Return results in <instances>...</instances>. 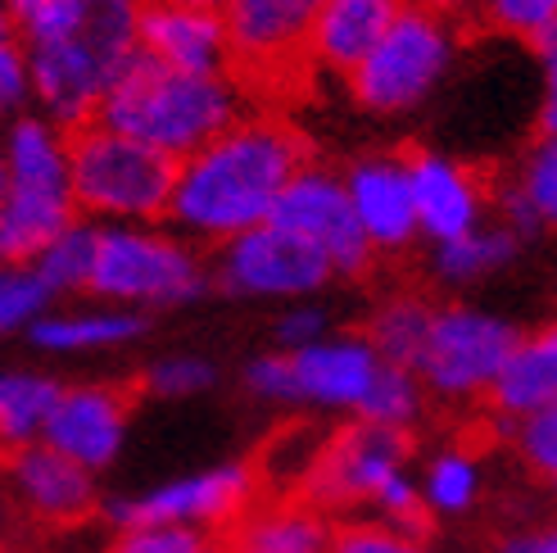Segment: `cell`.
I'll list each match as a JSON object with an SVG mask.
<instances>
[{
	"instance_id": "1",
	"label": "cell",
	"mask_w": 557,
	"mask_h": 553,
	"mask_svg": "<svg viewBox=\"0 0 557 553\" xmlns=\"http://www.w3.org/2000/svg\"><path fill=\"white\" fill-rule=\"evenodd\" d=\"M309 163L304 136L290 119L259 109L177 163L169 228L195 245H227L272 223L286 186Z\"/></svg>"
},
{
	"instance_id": "2",
	"label": "cell",
	"mask_w": 557,
	"mask_h": 553,
	"mask_svg": "<svg viewBox=\"0 0 557 553\" xmlns=\"http://www.w3.org/2000/svg\"><path fill=\"white\" fill-rule=\"evenodd\" d=\"M146 0H33L18 37L33 69V100L60 127L100 119V105L141 54Z\"/></svg>"
},
{
	"instance_id": "3",
	"label": "cell",
	"mask_w": 557,
	"mask_h": 553,
	"mask_svg": "<svg viewBox=\"0 0 557 553\" xmlns=\"http://www.w3.org/2000/svg\"><path fill=\"white\" fill-rule=\"evenodd\" d=\"M245 119V82L236 73H182L136 54L100 105V123L163 159H190Z\"/></svg>"
},
{
	"instance_id": "4",
	"label": "cell",
	"mask_w": 557,
	"mask_h": 553,
	"mask_svg": "<svg viewBox=\"0 0 557 553\" xmlns=\"http://www.w3.org/2000/svg\"><path fill=\"white\" fill-rule=\"evenodd\" d=\"M69 182L77 213L96 228L169 223L177 163L96 119L69 132Z\"/></svg>"
},
{
	"instance_id": "5",
	"label": "cell",
	"mask_w": 557,
	"mask_h": 553,
	"mask_svg": "<svg viewBox=\"0 0 557 553\" xmlns=\"http://www.w3.org/2000/svg\"><path fill=\"white\" fill-rule=\"evenodd\" d=\"M213 282L205 255L195 241L163 223H123L96 232V268L91 286L100 304L114 309H177V304L200 299Z\"/></svg>"
},
{
	"instance_id": "6",
	"label": "cell",
	"mask_w": 557,
	"mask_h": 553,
	"mask_svg": "<svg viewBox=\"0 0 557 553\" xmlns=\"http://www.w3.org/2000/svg\"><path fill=\"white\" fill-rule=\"evenodd\" d=\"M458 50H462V19L404 0L376 50L345 82L368 114L395 119L417 109L454 73Z\"/></svg>"
},
{
	"instance_id": "7",
	"label": "cell",
	"mask_w": 557,
	"mask_h": 553,
	"mask_svg": "<svg viewBox=\"0 0 557 553\" xmlns=\"http://www.w3.org/2000/svg\"><path fill=\"white\" fill-rule=\"evenodd\" d=\"M381 372V354L368 336H326L295 354H259L245 364V391L263 404L282 408H322L354 413L363 408L372 381Z\"/></svg>"
},
{
	"instance_id": "8",
	"label": "cell",
	"mask_w": 557,
	"mask_h": 553,
	"mask_svg": "<svg viewBox=\"0 0 557 553\" xmlns=\"http://www.w3.org/2000/svg\"><path fill=\"white\" fill-rule=\"evenodd\" d=\"M521 336L525 331H517V322L476 309V304H440L426 349L417 358V377H422L431 400H490Z\"/></svg>"
},
{
	"instance_id": "9",
	"label": "cell",
	"mask_w": 557,
	"mask_h": 553,
	"mask_svg": "<svg viewBox=\"0 0 557 553\" xmlns=\"http://www.w3.org/2000/svg\"><path fill=\"white\" fill-rule=\"evenodd\" d=\"M255 467L249 463H218L205 472H186L173 481L146 486L136 494H114L104 500L100 513L114 531L132 527H195V531H218L236 527L255 500Z\"/></svg>"
},
{
	"instance_id": "10",
	"label": "cell",
	"mask_w": 557,
	"mask_h": 553,
	"mask_svg": "<svg viewBox=\"0 0 557 553\" xmlns=\"http://www.w3.org/2000/svg\"><path fill=\"white\" fill-rule=\"evenodd\" d=\"M326 0H227L232 64L245 91H282L309 69V37Z\"/></svg>"
},
{
	"instance_id": "11",
	"label": "cell",
	"mask_w": 557,
	"mask_h": 553,
	"mask_svg": "<svg viewBox=\"0 0 557 553\" xmlns=\"http://www.w3.org/2000/svg\"><path fill=\"white\" fill-rule=\"evenodd\" d=\"M209 272H213V286L236 299H290V304L313 299L336 276V268L326 263L322 250H313L304 236L276 223H263L227 245H218Z\"/></svg>"
},
{
	"instance_id": "12",
	"label": "cell",
	"mask_w": 557,
	"mask_h": 553,
	"mask_svg": "<svg viewBox=\"0 0 557 553\" xmlns=\"http://www.w3.org/2000/svg\"><path fill=\"white\" fill-rule=\"evenodd\" d=\"M399 472H408V435L354 418L345 431H336L322 445L299 500H309L326 517L372 513L376 494Z\"/></svg>"
},
{
	"instance_id": "13",
	"label": "cell",
	"mask_w": 557,
	"mask_h": 553,
	"mask_svg": "<svg viewBox=\"0 0 557 553\" xmlns=\"http://www.w3.org/2000/svg\"><path fill=\"white\" fill-rule=\"evenodd\" d=\"M272 223L304 236L313 250H322L326 263L336 268V276H358L376 259L372 241L363 236V228H358L345 173L326 169V163H313V159L304 163L295 173V182L286 186L282 205H276Z\"/></svg>"
},
{
	"instance_id": "14",
	"label": "cell",
	"mask_w": 557,
	"mask_h": 553,
	"mask_svg": "<svg viewBox=\"0 0 557 553\" xmlns=\"http://www.w3.org/2000/svg\"><path fill=\"white\" fill-rule=\"evenodd\" d=\"M127 427H132V395L127 391L104 385V381L64 385L41 445L73 458L77 467H87L96 477L104 467L119 463V454L127 445Z\"/></svg>"
},
{
	"instance_id": "15",
	"label": "cell",
	"mask_w": 557,
	"mask_h": 553,
	"mask_svg": "<svg viewBox=\"0 0 557 553\" xmlns=\"http://www.w3.org/2000/svg\"><path fill=\"white\" fill-rule=\"evenodd\" d=\"M408 182H412L417 228H422L426 241L449 245V241L490 223L494 191L485 186V177L476 169H467V163L435 155V150H412Z\"/></svg>"
},
{
	"instance_id": "16",
	"label": "cell",
	"mask_w": 557,
	"mask_h": 553,
	"mask_svg": "<svg viewBox=\"0 0 557 553\" xmlns=\"http://www.w3.org/2000/svg\"><path fill=\"white\" fill-rule=\"evenodd\" d=\"M345 186L358 213V228L376 255H395L422 236L408 182V155H363L345 169Z\"/></svg>"
},
{
	"instance_id": "17",
	"label": "cell",
	"mask_w": 557,
	"mask_h": 553,
	"mask_svg": "<svg viewBox=\"0 0 557 553\" xmlns=\"http://www.w3.org/2000/svg\"><path fill=\"white\" fill-rule=\"evenodd\" d=\"M5 481H10L14 504L27 517L50 521V527L82 521L100 504L96 477L87 467H77L73 458L54 454L50 445H27L18 454H5Z\"/></svg>"
},
{
	"instance_id": "18",
	"label": "cell",
	"mask_w": 557,
	"mask_h": 553,
	"mask_svg": "<svg viewBox=\"0 0 557 553\" xmlns=\"http://www.w3.org/2000/svg\"><path fill=\"white\" fill-rule=\"evenodd\" d=\"M141 54H150V60L169 64V69H182V73H236L227 19L218 10H190V5L146 0Z\"/></svg>"
},
{
	"instance_id": "19",
	"label": "cell",
	"mask_w": 557,
	"mask_h": 553,
	"mask_svg": "<svg viewBox=\"0 0 557 553\" xmlns=\"http://www.w3.org/2000/svg\"><path fill=\"white\" fill-rule=\"evenodd\" d=\"M69 182H10L0 205V268H33L54 236L77 223Z\"/></svg>"
},
{
	"instance_id": "20",
	"label": "cell",
	"mask_w": 557,
	"mask_h": 553,
	"mask_svg": "<svg viewBox=\"0 0 557 553\" xmlns=\"http://www.w3.org/2000/svg\"><path fill=\"white\" fill-rule=\"evenodd\" d=\"M395 10L399 0H326L309 37V69L318 64L326 73L349 77L376 50Z\"/></svg>"
},
{
	"instance_id": "21",
	"label": "cell",
	"mask_w": 557,
	"mask_h": 553,
	"mask_svg": "<svg viewBox=\"0 0 557 553\" xmlns=\"http://www.w3.org/2000/svg\"><path fill=\"white\" fill-rule=\"evenodd\" d=\"M336 527L309 500H276L249 508L232 527L236 553H331Z\"/></svg>"
},
{
	"instance_id": "22",
	"label": "cell",
	"mask_w": 557,
	"mask_h": 553,
	"mask_svg": "<svg viewBox=\"0 0 557 553\" xmlns=\"http://www.w3.org/2000/svg\"><path fill=\"white\" fill-rule=\"evenodd\" d=\"M548 404H557V322L525 331L521 345L508 358L504 377L490 391L494 418H504V422H517L525 413H540Z\"/></svg>"
},
{
	"instance_id": "23",
	"label": "cell",
	"mask_w": 557,
	"mask_h": 553,
	"mask_svg": "<svg viewBox=\"0 0 557 553\" xmlns=\"http://www.w3.org/2000/svg\"><path fill=\"white\" fill-rule=\"evenodd\" d=\"M494 209L517 236L557 228V136H535L512 177L494 191Z\"/></svg>"
},
{
	"instance_id": "24",
	"label": "cell",
	"mask_w": 557,
	"mask_h": 553,
	"mask_svg": "<svg viewBox=\"0 0 557 553\" xmlns=\"http://www.w3.org/2000/svg\"><path fill=\"white\" fill-rule=\"evenodd\" d=\"M146 314L114 309V304H91V309H60L46 314L27 336L46 354H96V349H123L146 336Z\"/></svg>"
},
{
	"instance_id": "25",
	"label": "cell",
	"mask_w": 557,
	"mask_h": 553,
	"mask_svg": "<svg viewBox=\"0 0 557 553\" xmlns=\"http://www.w3.org/2000/svg\"><path fill=\"white\" fill-rule=\"evenodd\" d=\"M64 381L37 368H0V454L41 445Z\"/></svg>"
},
{
	"instance_id": "26",
	"label": "cell",
	"mask_w": 557,
	"mask_h": 553,
	"mask_svg": "<svg viewBox=\"0 0 557 553\" xmlns=\"http://www.w3.org/2000/svg\"><path fill=\"white\" fill-rule=\"evenodd\" d=\"M517 245H521V236L490 218L485 228L467 232V236H458L449 245H435L431 272H435V282H444V286L485 282V276H494L498 268H508L517 259Z\"/></svg>"
},
{
	"instance_id": "27",
	"label": "cell",
	"mask_w": 557,
	"mask_h": 553,
	"mask_svg": "<svg viewBox=\"0 0 557 553\" xmlns=\"http://www.w3.org/2000/svg\"><path fill=\"white\" fill-rule=\"evenodd\" d=\"M435 309H440V304H431L422 295H389L385 304H376V314H372L363 336L381 354V364H395V368H412L417 372V358H422V349H426Z\"/></svg>"
},
{
	"instance_id": "28",
	"label": "cell",
	"mask_w": 557,
	"mask_h": 553,
	"mask_svg": "<svg viewBox=\"0 0 557 553\" xmlns=\"http://www.w3.org/2000/svg\"><path fill=\"white\" fill-rule=\"evenodd\" d=\"M417 486H422V504L431 517H462V513L476 508L485 472H481V458L471 450H440L426 458Z\"/></svg>"
},
{
	"instance_id": "29",
	"label": "cell",
	"mask_w": 557,
	"mask_h": 553,
	"mask_svg": "<svg viewBox=\"0 0 557 553\" xmlns=\"http://www.w3.org/2000/svg\"><path fill=\"white\" fill-rule=\"evenodd\" d=\"M426 385L412 368H395V364H381L372 391L358 408V422H372V427H385V431H412L422 422L426 413Z\"/></svg>"
},
{
	"instance_id": "30",
	"label": "cell",
	"mask_w": 557,
	"mask_h": 553,
	"mask_svg": "<svg viewBox=\"0 0 557 553\" xmlns=\"http://www.w3.org/2000/svg\"><path fill=\"white\" fill-rule=\"evenodd\" d=\"M96 223H87V218H77V223L54 236L46 250L37 255L33 272L46 282V291L60 299V295H73V291H87L91 286V268H96Z\"/></svg>"
},
{
	"instance_id": "31",
	"label": "cell",
	"mask_w": 557,
	"mask_h": 553,
	"mask_svg": "<svg viewBox=\"0 0 557 553\" xmlns=\"http://www.w3.org/2000/svg\"><path fill=\"white\" fill-rule=\"evenodd\" d=\"M498 427H504L517 458L531 467L540 481L557 486V404H548L540 413H525V418H517V422L498 418Z\"/></svg>"
},
{
	"instance_id": "32",
	"label": "cell",
	"mask_w": 557,
	"mask_h": 553,
	"mask_svg": "<svg viewBox=\"0 0 557 553\" xmlns=\"http://www.w3.org/2000/svg\"><path fill=\"white\" fill-rule=\"evenodd\" d=\"M50 291L33 268H0V336L33 331L50 314Z\"/></svg>"
},
{
	"instance_id": "33",
	"label": "cell",
	"mask_w": 557,
	"mask_h": 553,
	"mask_svg": "<svg viewBox=\"0 0 557 553\" xmlns=\"http://www.w3.org/2000/svg\"><path fill=\"white\" fill-rule=\"evenodd\" d=\"M146 391L159 400H190L218 385V368L205 354H163L146 368Z\"/></svg>"
},
{
	"instance_id": "34",
	"label": "cell",
	"mask_w": 557,
	"mask_h": 553,
	"mask_svg": "<svg viewBox=\"0 0 557 553\" xmlns=\"http://www.w3.org/2000/svg\"><path fill=\"white\" fill-rule=\"evenodd\" d=\"M481 19L535 46L548 27H557V0H481Z\"/></svg>"
},
{
	"instance_id": "35",
	"label": "cell",
	"mask_w": 557,
	"mask_h": 553,
	"mask_svg": "<svg viewBox=\"0 0 557 553\" xmlns=\"http://www.w3.org/2000/svg\"><path fill=\"white\" fill-rule=\"evenodd\" d=\"M109 553H218V540L195 527H132L119 531Z\"/></svg>"
},
{
	"instance_id": "36",
	"label": "cell",
	"mask_w": 557,
	"mask_h": 553,
	"mask_svg": "<svg viewBox=\"0 0 557 553\" xmlns=\"http://www.w3.org/2000/svg\"><path fill=\"white\" fill-rule=\"evenodd\" d=\"M331 553H431L417 536H404V531H389L381 521H368V517H354L349 527H336V544Z\"/></svg>"
},
{
	"instance_id": "37",
	"label": "cell",
	"mask_w": 557,
	"mask_h": 553,
	"mask_svg": "<svg viewBox=\"0 0 557 553\" xmlns=\"http://www.w3.org/2000/svg\"><path fill=\"white\" fill-rule=\"evenodd\" d=\"M27 100H33V69H27L23 37L10 33L0 37V119H18Z\"/></svg>"
},
{
	"instance_id": "38",
	"label": "cell",
	"mask_w": 557,
	"mask_h": 553,
	"mask_svg": "<svg viewBox=\"0 0 557 553\" xmlns=\"http://www.w3.org/2000/svg\"><path fill=\"white\" fill-rule=\"evenodd\" d=\"M272 336H276V349H282V354L309 349V345H318V341L331 336V318H326L322 304L299 299V304H290L282 318H276V331H272Z\"/></svg>"
},
{
	"instance_id": "39",
	"label": "cell",
	"mask_w": 557,
	"mask_h": 553,
	"mask_svg": "<svg viewBox=\"0 0 557 553\" xmlns=\"http://www.w3.org/2000/svg\"><path fill=\"white\" fill-rule=\"evenodd\" d=\"M544 60V91H540V136H557V50L540 46Z\"/></svg>"
},
{
	"instance_id": "40",
	"label": "cell",
	"mask_w": 557,
	"mask_h": 553,
	"mask_svg": "<svg viewBox=\"0 0 557 553\" xmlns=\"http://www.w3.org/2000/svg\"><path fill=\"white\" fill-rule=\"evenodd\" d=\"M494 553H557V527H525L508 531L494 544Z\"/></svg>"
},
{
	"instance_id": "41",
	"label": "cell",
	"mask_w": 557,
	"mask_h": 553,
	"mask_svg": "<svg viewBox=\"0 0 557 553\" xmlns=\"http://www.w3.org/2000/svg\"><path fill=\"white\" fill-rule=\"evenodd\" d=\"M163 5H190V10H227V0H163Z\"/></svg>"
},
{
	"instance_id": "42",
	"label": "cell",
	"mask_w": 557,
	"mask_h": 553,
	"mask_svg": "<svg viewBox=\"0 0 557 553\" xmlns=\"http://www.w3.org/2000/svg\"><path fill=\"white\" fill-rule=\"evenodd\" d=\"M540 46H553V50H557V27H548V33L535 41V50H540Z\"/></svg>"
},
{
	"instance_id": "43",
	"label": "cell",
	"mask_w": 557,
	"mask_h": 553,
	"mask_svg": "<svg viewBox=\"0 0 557 553\" xmlns=\"http://www.w3.org/2000/svg\"><path fill=\"white\" fill-rule=\"evenodd\" d=\"M5 191H10V177H5V159H0V205H5Z\"/></svg>"
},
{
	"instance_id": "44",
	"label": "cell",
	"mask_w": 557,
	"mask_h": 553,
	"mask_svg": "<svg viewBox=\"0 0 557 553\" xmlns=\"http://www.w3.org/2000/svg\"><path fill=\"white\" fill-rule=\"evenodd\" d=\"M218 553H236V549H218Z\"/></svg>"
},
{
	"instance_id": "45",
	"label": "cell",
	"mask_w": 557,
	"mask_h": 553,
	"mask_svg": "<svg viewBox=\"0 0 557 553\" xmlns=\"http://www.w3.org/2000/svg\"><path fill=\"white\" fill-rule=\"evenodd\" d=\"M553 494H557V486H553Z\"/></svg>"
},
{
	"instance_id": "46",
	"label": "cell",
	"mask_w": 557,
	"mask_h": 553,
	"mask_svg": "<svg viewBox=\"0 0 557 553\" xmlns=\"http://www.w3.org/2000/svg\"><path fill=\"white\" fill-rule=\"evenodd\" d=\"M399 5H404V0H399Z\"/></svg>"
}]
</instances>
